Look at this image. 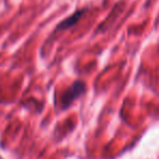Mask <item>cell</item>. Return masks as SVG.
Instances as JSON below:
<instances>
[{
	"label": "cell",
	"mask_w": 159,
	"mask_h": 159,
	"mask_svg": "<svg viewBox=\"0 0 159 159\" xmlns=\"http://www.w3.org/2000/svg\"><path fill=\"white\" fill-rule=\"evenodd\" d=\"M85 89V84L81 81H76L73 83L68 89H66V94L62 97V104L64 107H68L73 100H75L80 95H82L83 92Z\"/></svg>",
	"instance_id": "6da1fadb"
},
{
	"label": "cell",
	"mask_w": 159,
	"mask_h": 159,
	"mask_svg": "<svg viewBox=\"0 0 159 159\" xmlns=\"http://www.w3.org/2000/svg\"><path fill=\"white\" fill-rule=\"evenodd\" d=\"M0 159H1V158H0Z\"/></svg>",
	"instance_id": "3957f363"
},
{
	"label": "cell",
	"mask_w": 159,
	"mask_h": 159,
	"mask_svg": "<svg viewBox=\"0 0 159 159\" xmlns=\"http://www.w3.org/2000/svg\"><path fill=\"white\" fill-rule=\"evenodd\" d=\"M84 12H85V10H79V11H76L75 13H73L71 16H69L68 19H66V20L60 23L59 26H58V30H66V29H68V27H71L74 24H76L80 19H81V16L84 14Z\"/></svg>",
	"instance_id": "7a4b0ae2"
}]
</instances>
